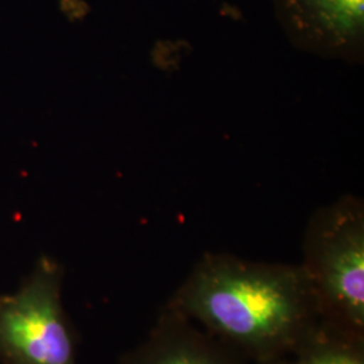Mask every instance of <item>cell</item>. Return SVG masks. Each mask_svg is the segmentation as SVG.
Here are the masks:
<instances>
[{
    "instance_id": "obj_2",
    "label": "cell",
    "mask_w": 364,
    "mask_h": 364,
    "mask_svg": "<svg viewBox=\"0 0 364 364\" xmlns=\"http://www.w3.org/2000/svg\"><path fill=\"white\" fill-rule=\"evenodd\" d=\"M318 306L359 340L364 326V212L358 198L344 197L320 209L305 237V264Z\"/></svg>"
},
{
    "instance_id": "obj_4",
    "label": "cell",
    "mask_w": 364,
    "mask_h": 364,
    "mask_svg": "<svg viewBox=\"0 0 364 364\" xmlns=\"http://www.w3.org/2000/svg\"><path fill=\"white\" fill-rule=\"evenodd\" d=\"M289 39L304 52L346 61L363 58L364 0H273Z\"/></svg>"
},
{
    "instance_id": "obj_1",
    "label": "cell",
    "mask_w": 364,
    "mask_h": 364,
    "mask_svg": "<svg viewBox=\"0 0 364 364\" xmlns=\"http://www.w3.org/2000/svg\"><path fill=\"white\" fill-rule=\"evenodd\" d=\"M177 312L259 358L301 343L318 306L302 267L209 254L177 294Z\"/></svg>"
},
{
    "instance_id": "obj_5",
    "label": "cell",
    "mask_w": 364,
    "mask_h": 364,
    "mask_svg": "<svg viewBox=\"0 0 364 364\" xmlns=\"http://www.w3.org/2000/svg\"><path fill=\"white\" fill-rule=\"evenodd\" d=\"M126 364H234L192 328L166 318L149 341L134 352Z\"/></svg>"
},
{
    "instance_id": "obj_6",
    "label": "cell",
    "mask_w": 364,
    "mask_h": 364,
    "mask_svg": "<svg viewBox=\"0 0 364 364\" xmlns=\"http://www.w3.org/2000/svg\"><path fill=\"white\" fill-rule=\"evenodd\" d=\"M294 364H364L363 355L355 344L346 341H316Z\"/></svg>"
},
{
    "instance_id": "obj_3",
    "label": "cell",
    "mask_w": 364,
    "mask_h": 364,
    "mask_svg": "<svg viewBox=\"0 0 364 364\" xmlns=\"http://www.w3.org/2000/svg\"><path fill=\"white\" fill-rule=\"evenodd\" d=\"M63 279V267L41 257L15 291L0 293V363L78 364Z\"/></svg>"
}]
</instances>
